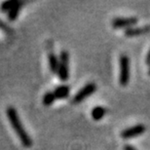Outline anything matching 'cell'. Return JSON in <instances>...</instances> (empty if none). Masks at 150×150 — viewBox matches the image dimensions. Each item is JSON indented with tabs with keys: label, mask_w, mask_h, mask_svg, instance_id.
Wrapping results in <instances>:
<instances>
[{
	"label": "cell",
	"mask_w": 150,
	"mask_h": 150,
	"mask_svg": "<svg viewBox=\"0 0 150 150\" xmlns=\"http://www.w3.org/2000/svg\"><path fill=\"white\" fill-rule=\"evenodd\" d=\"M6 113H7V117L12 125V128L14 129L15 133L19 137L22 144L25 146V147H30L32 145V139H31V137L28 136V134L26 133L25 128H23L16 108L13 106H9L7 110H6Z\"/></svg>",
	"instance_id": "1"
},
{
	"label": "cell",
	"mask_w": 150,
	"mask_h": 150,
	"mask_svg": "<svg viewBox=\"0 0 150 150\" xmlns=\"http://www.w3.org/2000/svg\"><path fill=\"white\" fill-rule=\"evenodd\" d=\"M129 80H130V59L128 56L122 55L120 57V85L123 87L127 86Z\"/></svg>",
	"instance_id": "2"
},
{
	"label": "cell",
	"mask_w": 150,
	"mask_h": 150,
	"mask_svg": "<svg viewBox=\"0 0 150 150\" xmlns=\"http://www.w3.org/2000/svg\"><path fill=\"white\" fill-rule=\"evenodd\" d=\"M68 62H69V54L67 51H62L59 55V65L58 70V75L61 81H67L69 77Z\"/></svg>",
	"instance_id": "3"
},
{
	"label": "cell",
	"mask_w": 150,
	"mask_h": 150,
	"mask_svg": "<svg viewBox=\"0 0 150 150\" xmlns=\"http://www.w3.org/2000/svg\"><path fill=\"white\" fill-rule=\"evenodd\" d=\"M97 91V85L95 83H88L87 85H85L76 95L74 96L72 103H80L83 100H85L87 98H89L90 96H92L94 93Z\"/></svg>",
	"instance_id": "4"
},
{
	"label": "cell",
	"mask_w": 150,
	"mask_h": 150,
	"mask_svg": "<svg viewBox=\"0 0 150 150\" xmlns=\"http://www.w3.org/2000/svg\"><path fill=\"white\" fill-rule=\"evenodd\" d=\"M145 130H146V128L144 125L139 124V125L134 126V127L128 128V129H126V130L122 131L121 137L123 139H131V137H134L142 134L145 132Z\"/></svg>",
	"instance_id": "5"
},
{
	"label": "cell",
	"mask_w": 150,
	"mask_h": 150,
	"mask_svg": "<svg viewBox=\"0 0 150 150\" xmlns=\"http://www.w3.org/2000/svg\"><path fill=\"white\" fill-rule=\"evenodd\" d=\"M137 18H116L112 21L113 28H130L132 25H134L137 23Z\"/></svg>",
	"instance_id": "6"
},
{
	"label": "cell",
	"mask_w": 150,
	"mask_h": 150,
	"mask_svg": "<svg viewBox=\"0 0 150 150\" xmlns=\"http://www.w3.org/2000/svg\"><path fill=\"white\" fill-rule=\"evenodd\" d=\"M150 32V25L142 26V28H128L125 31V35L128 37L132 36H139V35H142L145 33Z\"/></svg>",
	"instance_id": "7"
},
{
	"label": "cell",
	"mask_w": 150,
	"mask_h": 150,
	"mask_svg": "<svg viewBox=\"0 0 150 150\" xmlns=\"http://www.w3.org/2000/svg\"><path fill=\"white\" fill-rule=\"evenodd\" d=\"M70 93V88L67 85H61L58 86L57 88L54 90V94L57 100H64L67 98L69 96Z\"/></svg>",
	"instance_id": "8"
},
{
	"label": "cell",
	"mask_w": 150,
	"mask_h": 150,
	"mask_svg": "<svg viewBox=\"0 0 150 150\" xmlns=\"http://www.w3.org/2000/svg\"><path fill=\"white\" fill-rule=\"evenodd\" d=\"M49 65H50V70L52 73H58L59 70V59L57 58L55 53H50L49 54Z\"/></svg>",
	"instance_id": "9"
},
{
	"label": "cell",
	"mask_w": 150,
	"mask_h": 150,
	"mask_svg": "<svg viewBox=\"0 0 150 150\" xmlns=\"http://www.w3.org/2000/svg\"><path fill=\"white\" fill-rule=\"evenodd\" d=\"M106 114V108H104L103 106H96L93 108L91 115L92 118L96 120V121H100L104 117Z\"/></svg>",
	"instance_id": "10"
},
{
	"label": "cell",
	"mask_w": 150,
	"mask_h": 150,
	"mask_svg": "<svg viewBox=\"0 0 150 150\" xmlns=\"http://www.w3.org/2000/svg\"><path fill=\"white\" fill-rule=\"evenodd\" d=\"M23 4V3L22 1H19V3L15 6L14 8H12L10 11L8 12V18L10 21H15L17 20L18 18V15H19L20 13V10H21V7H22V5Z\"/></svg>",
	"instance_id": "11"
},
{
	"label": "cell",
	"mask_w": 150,
	"mask_h": 150,
	"mask_svg": "<svg viewBox=\"0 0 150 150\" xmlns=\"http://www.w3.org/2000/svg\"><path fill=\"white\" fill-rule=\"evenodd\" d=\"M57 100L56 97H55V94H54V92H47L46 94L43 96V104L45 106H49L51 104L54 103V101Z\"/></svg>",
	"instance_id": "12"
},
{
	"label": "cell",
	"mask_w": 150,
	"mask_h": 150,
	"mask_svg": "<svg viewBox=\"0 0 150 150\" xmlns=\"http://www.w3.org/2000/svg\"><path fill=\"white\" fill-rule=\"evenodd\" d=\"M18 3H19V0H11V1H5L1 4V9L2 12H9L12 8H14Z\"/></svg>",
	"instance_id": "13"
},
{
	"label": "cell",
	"mask_w": 150,
	"mask_h": 150,
	"mask_svg": "<svg viewBox=\"0 0 150 150\" xmlns=\"http://www.w3.org/2000/svg\"><path fill=\"white\" fill-rule=\"evenodd\" d=\"M0 29L4 31L5 33H8V34L12 33V29H11L10 28H9V26H8L7 25H6V23H3L1 20H0Z\"/></svg>",
	"instance_id": "14"
},
{
	"label": "cell",
	"mask_w": 150,
	"mask_h": 150,
	"mask_svg": "<svg viewBox=\"0 0 150 150\" xmlns=\"http://www.w3.org/2000/svg\"><path fill=\"white\" fill-rule=\"evenodd\" d=\"M124 150H137L136 148L134 147V146H132V145H125L124 146Z\"/></svg>",
	"instance_id": "15"
},
{
	"label": "cell",
	"mask_w": 150,
	"mask_h": 150,
	"mask_svg": "<svg viewBox=\"0 0 150 150\" xmlns=\"http://www.w3.org/2000/svg\"><path fill=\"white\" fill-rule=\"evenodd\" d=\"M146 64H150V50L147 54V57H146Z\"/></svg>",
	"instance_id": "16"
},
{
	"label": "cell",
	"mask_w": 150,
	"mask_h": 150,
	"mask_svg": "<svg viewBox=\"0 0 150 150\" xmlns=\"http://www.w3.org/2000/svg\"><path fill=\"white\" fill-rule=\"evenodd\" d=\"M149 75H150V69H149Z\"/></svg>",
	"instance_id": "17"
}]
</instances>
